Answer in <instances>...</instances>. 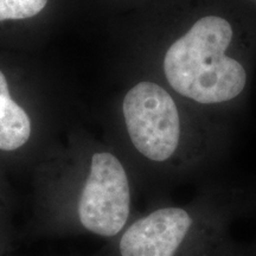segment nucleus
<instances>
[{
	"label": "nucleus",
	"instance_id": "obj_1",
	"mask_svg": "<svg viewBox=\"0 0 256 256\" xmlns=\"http://www.w3.org/2000/svg\"><path fill=\"white\" fill-rule=\"evenodd\" d=\"M158 78L218 119L241 108L256 68V14L243 0H168Z\"/></svg>",
	"mask_w": 256,
	"mask_h": 256
},
{
	"label": "nucleus",
	"instance_id": "obj_4",
	"mask_svg": "<svg viewBox=\"0 0 256 256\" xmlns=\"http://www.w3.org/2000/svg\"><path fill=\"white\" fill-rule=\"evenodd\" d=\"M130 202V179L121 160L112 152L94 153L78 202L82 226L95 235L114 238L127 224Z\"/></svg>",
	"mask_w": 256,
	"mask_h": 256
},
{
	"label": "nucleus",
	"instance_id": "obj_5",
	"mask_svg": "<svg viewBox=\"0 0 256 256\" xmlns=\"http://www.w3.org/2000/svg\"><path fill=\"white\" fill-rule=\"evenodd\" d=\"M30 136V118L12 100L5 75L0 72V150H18L28 142Z\"/></svg>",
	"mask_w": 256,
	"mask_h": 256
},
{
	"label": "nucleus",
	"instance_id": "obj_6",
	"mask_svg": "<svg viewBox=\"0 0 256 256\" xmlns=\"http://www.w3.org/2000/svg\"><path fill=\"white\" fill-rule=\"evenodd\" d=\"M46 2L48 0H0V22L34 17Z\"/></svg>",
	"mask_w": 256,
	"mask_h": 256
},
{
	"label": "nucleus",
	"instance_id": "obj_2",
	"mask_svg": "<svg viewBox=\"0 0 256 256\" xmlns=\"http://www.w3.org/2000/svg\"><path fill=\"white\" fill-rule=\"evenodd\" d=\"M122 118L134 150L179 174L208 164L226 142L218 119L194 107L159 80H142L128 89Z\"/></svg>",
	"mask_w": 256,
	"mask_h": 256
},
{
	"label": "nucleus",
	"instance_id": "obj_3",
	"mask_svg": "<svg viewBox=\"0 0 256 256\" xmlns=\"http://www.w3.org/2000/svg\"><path fill=\"white\" fill-rule=\"evenodd\" d=\"M218 218L200 206L160 208L124 230L120 255L212 256L223 238Z\"/></svg>",
	"mask_w": 256,
	"mask_h": 256
},
{
	"label": "nucleus",
	"instance_id": "obj_7",
	"mask_svg": "<svg viewBox=\"0 0 256 256\" xmlns=\"http://www.w3.org/2000/svg\"><path fill=\"white\" fill-rule=\"evenodd\" d=\"M243 2H244L246 4H247L256 14V0H243Z\"/></svg>",
	"mask_w": 256,
	"mask_h": 256
}]
</instances>
